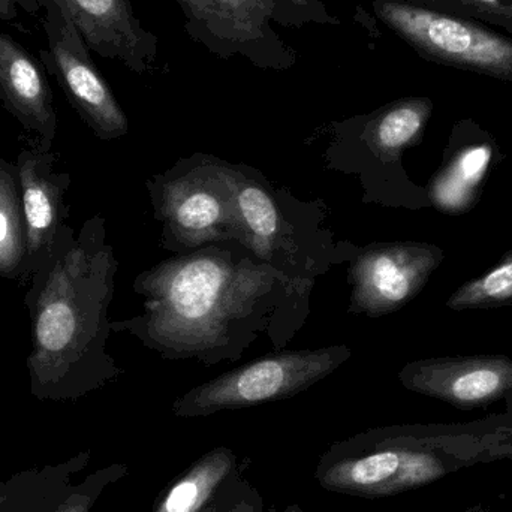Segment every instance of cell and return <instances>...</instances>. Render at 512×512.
<instances>
[{
  "label": "cell",
  "instance_id": "277c9868",
  "mask_svg": "<svg viewBox=\"0 0 512 512\" xmlns=\"http://www.w3.org/2000/svg\"><path fill=\"white\" fill-rule=\"evenodd\" d=\"M233 185L243 248L282 274L295 294H309L334 258L330 236L318 230L315 206L277 191L249 165L233 164Z\"/></svg>",
  "mask_w": 512,
  "mask_h": 512
},
{
  "label": "cell",
  "instance_id": "7a4b0ae2",
  "mask_svg": "<svg viewBox=\"0 0 512 512\" xmlns=\"http://www.w3.org/2000/svg\"><path fill=\"white\" fill-rule=\"evenodd\" d=\"M119 262L102 216L62 228L24 295L30 321V391L39 400H77L122 370L108 354L110 306Z\"/></svg>",
  "mask_w": 512,
  "mask_h": 512
},
{
  "label": "cell",
  "instance_id": "8fae6325",
  "mask_svg": "<svg viewBox=\"0 0 512 512\" xmlns=\"http://www.w3.org/2000/svg\"><path fill=\"white\" fill-rule=\"evenodd\" d=\"M56 161L53 146L32 140L21 147L14 162L26 224V282L68 221L65 198L72 179L68 171L56 170Z\"/></svg>",
  "mask_w": 512,
  "mask_h": 512
},
{
  "label": "cell",
  "instance_id": "9c48e42d",
  "mask_svg": "<svg viewBox=\"0 0 512 512\" xmlns=\"http://www.w3.org/2000/svg\"><path fill=\"white\" fill-rule=\"evenodd\" d=\"M47 48L39 51L44 68L56 78L75 113L99 140L125 137L129 120L113 90L90 57L71 18L53 0H42Z\"/></svg>",
  "mask_w": 512,
  "mask_h": 512
},
{
  "label": "cell",
  "instance_id": "6da1fadb",
  "mask_svg": "<svg viewBox=\"0 0 512 512\" xmlns=\"http://www.w3.org/2000/svg\"><path fill=\"white\" fill-rule=\"evenodd\" d=\"M134 289L144 297V313L111 322L113 331L132 334L164 358H197L206 366L240 360L268 330L277 348L285 345L292 304L303 298L239 243L165 259L141 273Z\"/></svg>",
  "mask_w": 512,
  "mask_h": 512
},
{
  "label": "cell",
  "instance_id": "7c38bea8",
  "mask_svg": "<svg viewBox=\"0 0 512 512\" xmlns=\"http://www.w3.org/2000/svg\"><path fill=\"white\" fill-rule=\"evenodd\" d=\"M406 390L472 411L512 391V360L502 355L432 358L406 364L399 373Z\"/></svg>",
  "mask_w": 512,
  "mask_h": 512
},
{
  "label": "cell",
  "instance_id": "9a60e30c",
  "mask_svg": "<svg viewBox=\"0 0 512 512\" xmlns=\"http://www.w3.org/2000/svg\"><path fill=\"white\" fill-rule=\"evenodd\" d=\"M432 111V99L426 96L391 102L366 117L361 138L379 161H399L406 149L420 143Z\"/></svg>",
  "mask_w": 512,
  "mask_h": 512
},
{
  "label": "cell",
  "instance_id": "7402d4cb",
  "mask_svg": "<svg viewBox=\"0 0 512 512\" xmlns=\"http://www.w3.org/2000/svg\"><path fill=\"white\" fill-rule=\"evenodd\" d=\"M411 5L421 8L433 9V11L445 12V14L459 15V3L457 0H403Z\"/></svg>",
  "mask_w": 512,
  "mask_h": 512
},
{
  "label": "cell",
  "instance_id": "4fadbf2b",
  "mask_svg": "<svg viewBox=\"0 0 512 512\" xmlns=\"http://www.w3.org/2000/svg\"><path fill=\"white\" fill-rule=\"evenodd\" d=\"M71 18L90 51L138 75L153 74L159 39L144 29L129 0H53Z\"/></svg>",
  "mask_w": 512,
  "mask_h": 512
},
{
  "label": "cell",
  "instance_id": "603a6c76",
  "mask_svg": "<svg viewBox=\"0 0 512 512\" xmlns=\"http://www.w3.org/2000/svg\"><path fill=\"white\" fill-rule=\"evenodd\" d=\"M18 17V5L15 0H0V20L12 21Z\"/></svg>",
  "mask_w": 512,
  "mask_h": 512
},
{
  "label": "cell",
  "instance_id": "ac0fdd59",
  "mask_svg": "<svg viewBox=\"0 0 512 512\" xmlns=\"http://www.w3.org/2000/svg\"><path fill=\"white\" fill-rule=\"evenodd\" d=\"M26 224L14 162L0 158V277L26 282Z\"/></svg>",
  "mask_w": 512,
  "mask_h": 512
},
{
  "label": "cell",
  "instance_id": "cb8c5ba5",
  "mask_svg": "<svg viewBox=\"0 0 512 512\" xmlns=\"http://www.w3.org/2000/svg\"><path fill=\"white\" fill-rule=\"evenodd\" d=\"M505 402H507V415L510 420V430H508L507 436L508 460L512 463V391L505 397Z\"/></svg>",
  "mask_w": 512,
  "mask_h": 512
},
{
  "label": "cell",
  "instance_id": "3957f363",
  "mask_svg": "<svg viewBox=\"0 0 512 512\" xmlns=\"http://www.w3.org/2000/svg\"><path fill=\"white\" fill-rule=\"evenodd\" d=\"M508 430L507 414L462 424L376 427L331 445L315 478L327 492L390 498L460 469L508 460Z\"/></svg>",
  "mask_w": 512,
  "mask_h": 512
},
{
  "label": "cell",
  "instance_id": "ffe728a7",
  "mask_svg": "<svg viewBox=\"0 0 512 512\" xmlns=\"http://www.w3.org/2000/svg\"><path fill=\"white\" fill-rule=\"evenodd\" d=\"M201 512H265L258 490L243 477L242 471L218 490Z\"/></svg>",
  "mask_w": 512,
  "mask_h": 512
},
{
  "label": "cell",
  "instance_id": "2e32d148",
  "mask_svg": "<svg viewBox=\"0 0 512 512\" xmlns=\"http://www.w3.org/2000/svg\"><path fill=\"white\" fill-rule=\"evenodd\" d=\"M462 146L453 152V161L436 177L432 198L444 210L462 209L489 170L493 155L492 138L475 123L460 122L456 128Z\"/></svg>",
  "mask_w": 512,
  "mask_h": 512
},
{
  "label": "cell",
  "instance_id": "44dd1931",
  "mask_svg": "<svg viewBox=\"0 0 512 512\" xmlns=\"http://www.w3.org/2000/svg\"><path fill=\"white\" fill-rule=\"evenodd\" d=\"M460 17L504 27L512 35V0H457Z\"/></svg>",
  "mask_w": 512,
  "mask_h": 512
},
{
  "label": "cell",
  "instance_id": "30bf717a",
  "mask_svg": "<svg viewBox=\"0 0 512 512\" xmlns=\"http://www.w3.org/2000/svg\"><path fill=\"white\" fill-rule=\"evenodd\" d=\"M444 259L427 243H375L355 249L349 267V312L370 318L408 304Z\"/></svg>",
  "mask_w": 512,
  "mask_h": 512
},
{
  "label": "cell",
  "instance_id": "d6986e66",
  "mask_svg": "<svg viewBox=\"0 0 512 512\" xmlns=\"http://www.w3.org/2000/svg\"><path fill=\"white\" fill-rule=\"evenodd\" d=\"M512 303V251L501 264L457 289L447 306L454 310L493 309Z\"/></svg>",
  "mask_w": 512,
  "mask_h": 512
},
{
  "label": "cell",
  "instance_id": "5bb4252c",
  "mask_svg": "<svg viewBox=\"0 0 512 512\" xmlns=\"http://www.w3.org/2000/svg\"><path fill=\"white\" fill-rule=\"evenodd\" d=\"M0 102L33 135V140L53 146L59 120L44 65L3 32H0Z\"/></svg>",
  "mask_w": 512,
  "mask_h": 512
},
{
  "label": "cell",
  "instance_id": "d4e9b609",
  "mask_svg": "<svg viewBox=\"0 0 512 512\" xmlns=\"http://www.w3.org/2000/svg\"><path fill=\"white\" fill-rule=\"evenodd\" d=\"M15 2L29 14H36L42 8V0H15Z\"/></svg>",
  "mask_w": 512,
  "mask_h": 512
},
{
  "label": "cell",
  "instance_id": "e0dca14e",
  "mask_svg": "<svg viewBox=\"0 0 512 512\" xmlns=\"http://www.w3.org/2000/svg\"><path fill=\"white\" fill-rule=\"evenodd\" d=\"M240 471L242 466L231 448H213L165 487L152 512H201Z\"/></svg>",
  "mask_w": 512,
  "mask_h": 512
},
{
  "label": "cell",
  "instance_id": "5b68a950",
  "mask_svg": "<svg viewBox=\"0 0 512 512\" xmlns=\"http://www.w3.org/2000/svg\"><path fill=\"white\" fill-rule=\"evenodd\" d=\"M192 39L224 60L234 56L264 71H288L297 53L276 26L340 24L322 0H176Z\"/></svg>",
  "mask_w": 512,
  "mask_h": 512
},
{
  "label": "cell",
  "instance_id": "ba28073f",
  "mask_svg": "<svg viewBox=\"0 0 512 512\" xmlns=\"http://www.w3.org/2000/svg\"><path fill=\"white\" fill-rule=\"evenodd\" d=\"M376 17L423 59L496 80L512 81V39L459 15L373 0Z\"/></svg>",
  "mask_w": 512,
  "mask_h": 512
},
{
  "label": "cell",
  "instance_id": "52a82bcc",
  "mask_svg": "<svg viewBox=\"0 0 512 512\" xmlns=\"http://www.w3.org/2000/svg\"><path fill=\"white\" fill-rule=\"evenodd\" d=\"M351 355L346 346L265 355L192 388L173 403V414L203 418L289 399L330 376Z\"/></svg>",
  "mask_w": 512,
  "mask_h": 512
},
{
  "label": "cell",
  "instance_id": "8992f818",
  "mask_svg": "<svg viewBox=\"0 0 512 512\" xmlns=\"http://www.w3.org/2000/svg\"><path fill=\"white\" fill-rule=\"evenodd\" d=\"M147 189L167 251L185 255L221 243L242 245L230 162L198 153L153 176Z\"/></svg>",
  "mask_w": 512,
  "mask_h": 512
},
{
  "label": "cell",
  "instance_id": "484cf974",
  "mask_svg": "<svg viewBox=\"0 0 512 512\" xmlns=\"http://www.w3.org/2000/svg\"><path fill=\"white\" fill-rule=\"evenodd\" d=\"M282 512H304L303 508L300 507L298 504H291L288 505V507L285 508Z\"/></svg>",
  "mask_w": 512,
  "mask_h": 512
},
{
  "label": "cell",
  "instance_id": "4316f807",
  "mask_svg": "<svg viewBox=\"0 0 512 512\" xmlns=\"http://www.w3.org/2000/svg\"><path fill=\"white\" fill-rule=\"evenodd\" d=\"M459 512H489L483 505H475V507L468 508V510H463Z\"/></svg>",
  "mask_w": 512,
  "mask_h": 512
}]
</instances>
